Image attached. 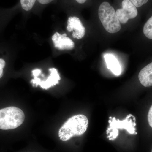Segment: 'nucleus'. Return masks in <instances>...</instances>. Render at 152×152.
Segmentation results:
<instances>
[{
    "label": "nucleus",
    "mask_w": 152,
    "mask_h": 152,
    "mask_svg": "<svg viewBox=\"0 0 152 152\" xmlns=\"http://www.w3.org/2000/svg\"><path fill=\"white\" fill-rule=\"evenodd\" d=\"M108 122L110 125L107 130V134L110 140H113L117 138L119 129L126 130L131 134H137L135 127L136 118L132 114L128 115L123 121L117 120L115 117H110Z\"/></svg>",
    "instance_id": "obj_4"
},
{
    "label": "nucleus",
    "mask_w": 152,
    "mask_h": 152,
    "mask_svg": "<svg viewBox=\"0 0 152 152\" xmlns=\"http://www.w3.org/2000/svg\"><path fill=\"white\" fill-rule=\"evenodd\" d=\"M42 71L39 69H36L32 71L33 76L34 77H38L39 75L41 74Z\"/></svg>",
    "instance_id": "obj_16"
},
{
    "label": "nucleus",
    "mask_w": 152,
    "mask_h": 152,
    "mask_svg": "<svg viewBox=\"0 0 152 152\" xmlns=\"http://www.w3.org/2000/svg\"><path fill=\"white\" fill-rule=\"evenodd\" d=\"M88 120L83 115H77L71 117L60 128L58 136L63 141H67L74 136L83 134L88 129Z\"/></svg>",
    "instance_id": "obj_1"
},
{
    "label": "nucleus",
    "mask_w": 152,
    "mask_h": 152,
    "mask_svg": "<svg viewBox=\"0 0 152 152\" xmlns=\"http://www.w3.org/2000/svg\"><path fill=\"white\" fill-rule=\"evenodd\" d=\"M6 65L5 61L3 59L0 58V79L2 77L4 74V68Z\"/></svg>",
    "instance_id": "obj_14"
},
{
    "label": "nucleus",
    "mask_w": 152,
    "mask_h": 152,
    "mask_svg": "<svg viewBox=\"0 0 152 152\" xmlns=\"http://www.w3.org/2000/svg\"><path fill=\"white\" fill-rule=\"evenodd\" d=\"M52 39L55 48L59 50H70L75 48L74 42L66 34L61 35L56 32L52 37Z\"/></svg>",
    "instance_id": "obj_8"
},
{
    "label": "nucleus",
    "mask_w": 152,
    "mask_h": 152,
    "mask_svg": "<svg viewBox=\"0 0 152 152\" xmlns=\"http://www.w3.org/2000/svg\"><path fill=\"white\" fill-rule=\"evenodd\" d=\"M151 152H152V151H151Z\"/></svg>",
    "instance_id": "obj_19"
},
{
    "label": "nucleus",
    "mask_w": 152,
    "mask_h": 152,
    "mask_svg": "<svg viewBox=\"0 0 152 152\" xmlns=\"http://www.w3.org/2000/svg\"><path fill=\"white\" fill-rule=\"evenodd\" d=\"M136 7H140L148 2L149 0H129Z\"/></svg>",
    "instance_id": "obj_13"
},
{
    "label": "nucleus",
    "mask_w": 152,
    "mask_h": 152,
    "mask_svg": "<svg viewBox=\"0 0 152 152\" xmlns=\"http://www.w3.org/2000/svg\"><path fill=\"white\" fill-rule=\"evenodd\" d=\"M37 0H20L22 8L25 11L31 10Z\"/></svg>",
    "instance_id": "obj_12"
},
{
    "label": "nucleus",
    "mask_w": 152,
    "mask_h": 152,
    "mask_svg": "<svg viewBox=\"0 0 152 152\" xmlns=\"http://www.w3.org/2000/svg\"><path fill=\"white\" fill-rule=\"evenodd\" d=\"M148 122L150 126L152 128V105L151 106L148 115Z\"/></svg>",
    "instance_id": "obj_15"
},
{
    "label": "nucleus",
    "mask_w": 152,
    "mask_h": 152,
    "mask_svg": "<svg viewBox=\"0 0 152 152\" xmlns=\"http://www.w3.org/2000/svg\"><path fill=\"white\" fill-rule=\"evenodd\" d=\"M24 112L19 108L10 107L0 110V129L4 130L14 129L24 121Z\"/></svg>",
    "instance_id": "obj_2"
},
{
    "label": "nucleus",
    "mask_w": 152,
    "mask_h": 152,
    "mask_svg": "<svg viewBox=\"0 0 152 152\" xmlns=\"http://www.w3.org/2000/svg\"><path fill=\"white\" fill-rule=\"evenodd\" d=\"M49 71L50 74L45 80L42 81L41 79L37 77H34V79L32 80L31 82L33 84L35 85L36 86H40L42 88L45 90L58 84L61 77L58 70L55 68H51L49 69Z\"/></svg>",
    "instance_id": "obj_6"
},
{
    "label": "nucleus",
    "mask_w": 152,
    "mask_h": 152,
    "mask_svg": "<svg viewBox=\"0 0 152 152\" xmlns=\"http://www.w3.org/2000/svg\"><path fill=\"white\" fill-rule=\"evenodd\" d=\"M140 83L145 87L152 86V62L143 68L139 74Z\"/></svg>",
    "instance_id": "obj_10"
},
{
    "label": "nucleus",
    "mask_w": 152,
    "mask_h": 152,
    "mask_svg": "<svg viewBox=\"0 0 152 152\" xmlns=\"http://www.w3.org/2000/svg\"><path fill=\"white\" fill-rule=\"evenodd\" d=\"M143 33L146 37L152 39V16L145 24L143 28Z\"/></svg>",
    "instance_id": "obj_11"
},
{
    "label": "nucleus",
    "mask_w": 152,
    "mask_h": 152,
    "mask_svg": "<svg viewBox=\"0 0 152 152\" xmlns=\"http://www.w3.org/2000/svg\"><path fill=\"white\" fill-rule=\"evenodd\" d=\"M67 30L69 32L73 31L74 38L80 39L84 37L86 29L80 19L77 17H70L68 18Z\"/></svg>",
    "instance_id": "obj_7"
},
{
    "label": "nucleus",
    "mask_w": 152,
    "mask_h": 152,
    "mask_svg": "<svg viewBox=\"0 0 152 152\" xmlns=\"http://www.w3.org/2000/svg\"><path fill=\"white\" fill-rule=\"evenodd\" d=\"M76 1L77 2L79 3V4H84L86 2V1H87V0H76Z\"/></svg>",
    "instance_id": "obj_18"
},
{
    "label": "nucleus",
    "mask_w": 152,
    "mask_h": 152,
    "mask_svg": "<svg viewBox=\"0 0 152 152\" xmlns=\"http://www.w3.org/2000/svg\"><path fill=\"white\" fill-rule=\"evenodd\" d=\"M98 15L102 24L108 32L114 34L121 30V23L115 10L110 3H102L99 7Z\"/></svg>",
    "instance_id": "obj_3"
},
{
    "label": "nucleus",
    "mask_w": 152,
    "mask_h": 152,
    "mask_svg": "<svg viewBox=\"0 0 152 152\" xmlns=\"http://www.w3.org/2000/svg\"><path fill=\"white\" fill-rule=\"evenodd\" d=\"M104 58L107 69L116 76L120 75L122 72L121 66L115 56L111 54H106Z\"/></svg>",
    "instance_id": "obj_9"
},
{
    "label": "nucleus",
    "mask_w": 152,
    "mask_h": 152,
    "mask_svg": "<svg viewBox=\"0 0 152 152\" xmlns=\"http://www.w3.org/2000/svg\"><path fill=\"white\" fill-rule=\"evenodd\" d=\"M122 8L116 11L120 23L125 24L129 20L134 18L138 15L137 7L129 0H124L122 2Z\"/></svg>",
    "instance_id": "obj_5"
},
{
    "label": "nucleus",
    "mask_w": 152,
    "mask_h": 152,
    "mask_svg": "<svg viewBox=\"0 0 152 152\" xmlns=\"http://www.w3.org/2000/svg\"><path fill=\"white\" fill-rule=\"evenodd\" d=\"M37 1L40 4H42L45 5L52 2V1H54V0H37Z\"/></svg>",
    "instance_id": "obj_17"
}]
</instances>
